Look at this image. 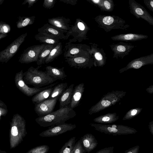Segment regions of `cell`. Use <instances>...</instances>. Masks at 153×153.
Here are the masks:
<instances>
[{"label": "cell", "instance_id": "cell-8", "mask_svg": "<svg viewBox=\"0 0 153 153\" xmlns=\"http://www.w3.org/2000/svg\"><path fill=\"white\" fill-rule=\"evenodd\" d=\"M89 46L81 44L70 43L65 45L63 56L65 58L91 56L88 53Z\"/></svg>", "mask_w": 153, "mask_h": 153}, {"label": "cell", "instance_id": "cell-49", "mask_svg": "<svg viewBox=\"0 0 153 153\" xmlns=\"http://www.w3.org/2000/svg\"><path fill=\"white\" fill-rule=\"evenodd\" d=\"M5 22L2 21H0V30L1 28V27L2 25L4 24Z\"/></svg>", "mask_w": 153, "mask_h": 153}, {"label": "cell", "instance_id": "cell-35", "mask_svg": "<svg viewBox=\"0 0 153 153\" xmlns=\"http://www.w3.org/2000/svg\"><path fill=\"white\" fill-rule=\"evenodd\" d=\"M10 25L5 23L1 28L0 33L7 34L10 31Z\"/></svg>", "mask_w": 153, "mask_h": 153}, {"label": "cell", "instance_id": "cell-2", "mask_svg": "<svg viewBox=\"0 0 153 153\" xmlns=\"http://www.w3.org/2000/svg\"><path fill=\"white\" fill-rule=\"evenodd\" d=\"M41 65L36 68L31 66L23 74V79L26 84H29L35 88H40L52 84L56 80L49 76L46 71L39 70Z\"/></svg>", "mask_w": 153, "mask_h": 153}, {"label": "cell", "instance_id": "cell-23", "mask_svg": "<svg viewBox=\"0 0 153 153\" xmlns=\"http://www.w3.org/2000/svg\"><path fill=\"white\" fill-rule=\"evenodd\" d=\"M153 62V53L132 60L128 65V67L138 69L145 64H151Z\"/></svg>", "mask_w": 153, "mask_h": 153}, {"label": "cell", "instance_id": "cell-27", "mask_svg": "<svg viewBox=\"0 0 153 153\" xmlns=\"http://www.w3.org/2000/svg\"><path fill=\"white\" fill-rule=\"evenodd\" d=\"M55 45L49 44L45 45L39 55L38 60L36 62L37 65H40L45 63L46 59Z\"/></svg>", "mask_w": 153, "mask_h": 153}, {"label": "cell", "instance_id": "cell-13", "mask_svg": "<svg viewBox=\"0 0 153 153\" xmlns=\"http://www.w3.org/2000/svg\"><path fill=\"white\" fill-rule=\"evenodd\" d=\"M113 52V58L123 59L136 46L131 43L120 42L116 44L113 43L109 45Z\"/></svg>", "mask_w": 153, "mask_h": 153}, {"label": "cell", "instance_id": "cell-41", "mask_svg": "<svg viewBox=\"0 0 153 153\" xmlns=\"http://www.w3.org/2000/svg\"><path fill=\"white\" fill-rule=\"evenodd\" d=\"M60 1L72 5H75L77 3V0H60Z\"/></svg>", "mask_w": 153, "mask_h": 153}, {"label": "cell", "instance_id": "cell-46", "mask_svg": "<svg viewBox=\"0 0 153 153\" xmlns=\"http://www.w3.org/2000/svg\"><path fill=\"white\" fill-rule=\"evenodd\" d=\"M0 106L3 107L7 108L6 104L0 100Z\"/></svg>", "mask_w": 153, "mask_h": 153}, {"label": "cell", "instance_id": "cell-1", "mask_svg": "<svg viewBox=\"0 0 153 153\" xmlns=\"http://www.w3.org/2000/svg\"><path fill=\"white\" fill-rule=\"evenodd\" d=\"M76 111L69 107L59 108L48 115L39 117L35 120L41 126L50 127L65 123L67 120L75 117Z\"/></svg>", "mask_w": 153, "mask_h": 153}, {"label": "cell", "instance_id": "cell-22", "mask_svg": "<svg viewBox=\"0 0 153 153\" xmlns=\"http://www.w3.org/2000/svg\"><path fill=\"white\" fill-rule=\"evenodd\" d=\"M74 84L70 85L65 90L59 99V108L69 106L71 100L74 90Z\"/></svg>", "mask_w": 153, "mask_h": 153}, {"label": "cell", "instance_id": "cell-34", "mask_svg": "<svg viewBox=\"0 0 153 153\" xmlns=\"http://www.w3.org/2000/svg\"><path fill=\"white\" fill-rule=\"evenodd\" d=\"M56 1V0H45L42 6L45 8L51 9L53 7Z\"/></svg>", "mask_w": 153, "mask_h": 153}, {"label": "cell", "instance_id": "cell-18", "mask_svg": "<svg viewBox=\"0 0 153 153\" xmlns=\"http://www.w3.org/2000/svg\"><path fill=\"white\" fill-rule=\"evenodd\" d=\"M148 36L139 33L121 34L114 36L111 37L114 41H125L126 42L139 41L146 39Z\"/></svg>", "mask_w": 153, "mask_h": 153}, {"label": "cell", "instance_id": "cell-20", "mask_svg": "<svg viewBox=\"0 0 153 153\" xmlns=\"http://www.w3.org/2000/svg\"><path fill=\"white\" fill-rule=\"evenodd\" d=\"M84 88L83 83L78 84L74 87L69 107L73 109L79 105L82 97Z\"/></svg>", "mask_w": 153, "mask_h": 153}, {"label": "cell", "instance_id": "cell-3", "mask_svg": "<svg viewBox=\"0 0 153 153\" xmlns=\"http://www.w3.org/2000/svg\"><path fill=\"white\" fill-rule=\"evenodd\" d=\"M98 27L103 29L106 33L114 29L126 30L130 25L120 17L114 15H99L94 19Z\"/></svg>", "mask_w": 153, "mask_h": 153}, {"label": "cell", "instance_id": "cell-21", "mask_svg": "<svg viewBox=\"0 0 153 153\" xmlns=\"http://www.w3.org/2000/svg\"><path fill=\"white\" fill-rule=\"evenodd\" d=\"M45 68L48 75L56 80H63L67 77L64 70V67L59 68L49 65L46 66Z\"/></svg>", "mask_w": 153, "mask_h": 153}, {"label": "cell", "instance_id": "cell-26", "mask_svg": "<svg viewBox=\"0 0 153 153\" xmlns=\"http://www.w3.org/2000/svg\"><path fill=\"white\" fill-rule=\"evenodd\" d=\"M62 52V45L61 42H59L55 45L51 51L46 59L45 63L48 64L53 62L60 55Z\"/></svg>", "mask_w": 153, "mask_h": 153}, {"label": "cell", "instance_id": "cell-42", "mask_svg": "<svg viewBox=\"0 0 153 153\" xmlns=\"http://www.w3.org/2000/svg\"><path fill=\"white\" fill-rule=\"evenodd\" d=\"M7 108L0 106V119L1 117L5 116L7 113Z\"/></svg>", "mask_w": 153, "mask_h": 153}, {"label": "cell", "instance_id": "cell-16", "mask_svg": "<svg viewBox=\"0 0 153 153\" xmlns=\"http://www.w3.org/2000/svg\"><path fill=\"white\" fill-rule=\"evenodd\" d=\"M48 22L50 24L67 33L70 29L71 25L70 19L63 16H59L49 19Z\"/></svg>", "mask_w": 153, "mask_h": 153}, {"label": "cell", "instance_id": "cell-45", "mask_svg": "<svg viewBox=\"0 0 153 153\" xmlns=\"http://www.w3.org/2000/svg\"><path fill=\"white\" fill-rule=\"evenodd\" d=\"M110 119L108 117H104L102 118V121L104 122H108L110 120Z\"/></svg>", "mask_w": 153, "mask_h": 153}, {"label": "cell", "instance_id": "cell-29", "mask_svg": "<svg viewBox=\"0 0 153 153\" xmlns=\"http://www.w3.org/2000/svg\"><path fill=\"white\" fill-rule=\"evenodd\" d=\"M35 19V16L30 17L19 16L16 22L17 27L20 29L31 25L34 23Z\"/></svg>", "mask_w": 153, "mask_h": 153}, {"label": "cell", "instance_id": "cell-28", "mask_svg": "<svg viewBox=\"0 0 153 153\" xmlns=\"http://www.w3.org/2000/svg\"><path fill=\"white\" fill-rule=\"evenodd\" d=\"M66 82L61 83L54 87L48 99H52L60 97L66 89L68 86Z\"/></svg>", "mask_w": 153, "mask_h": 153}, {"label": "cell", "instance_id": "cell-10", "mask_svg": "<svg viewBox=\"0 0 153 153\" xmlns=\"http://www.w3.org/2000/svg\"><path fill=\"white\" fill-rule=\"evenodd\" d=\"M130 13L138 19L141 18L153 26V17L142 5L135 0L128 1Z\"/></svg>", "mask_w": 153, "mask_h": 153}, {"label": "cell", "instance_id": "cell-31", "mask_svg": "<svg viewBox=\"0 0 153 153\" xmlns=\"http://www.w3.org/2000/svg\"><path fill=\"white\" fill-rule=\"evenodd\" d=\"M115 6L112 0H102V11L111 12L114 9Z\"/></svg>", "mask_w": 153, "mask_h": 153}, {"label": "cell", "instance_id": "cell-7", "mask_svg": "<svg viewBox=\"0 0 153 153\" xmlns=\"http://www.w3.org/2000/svg\"><path fill=\"white\" fill-rule=\"evenodd\" d=\"M27 36V32L22 34L4 50L0 51V62L6 63L12 58L17 52Z\"/></svg>", "mask_w": 153, "mask_h": 153}, {"label": "cell", "instance_id": "cell-25", "mask_svg": "<svg viewBox=\"0 0 153 153\" xmlns=\"http://www.w3.org/2000/svg\"><path fill=\"white\" fill-rule=\"evenodd\" d=\"M53 88L54 86L48 88L35 94L31 99L33 103L35 105L38 104L48 99Z\"/></svg>", "mask_w": 153, "mask_h": 153}, {"label": "cell", "instance_id": "cell-17", "mask_svg": "<svg viewBox=\"0 0 153 153\" xmlns=\"http://www.w3.org/2000/svg\"><path fill=\"white\" fill-rule=\"evenodd\" d=\"M38 32L52 35L59 39H66L65 35L63 31L49 24H44L38 29Z\"/></svg>", "mask_w": 153, "mask_h": 153}, {"label": "cell", "instance_id": "cell-37", "mask_svg": "<svg viewBox=\"0 0 153 153\" xmlns=\"http://www.w3.org/2000/svg\"><path fill=\"white\" fill-rule=\"evenodd\" d=\"M114 147L111 146L102 149L95 153H113Z\"/></svg>", "mask_w": 153, "mask_h": 153}, {"label": "cell", "instance_id": "cell-5", "mask_svg": "<svg viewBox=\"0 0 153 153\" xmlns=\"http://www.w3.org/2000/svg\"><path fill=\"white\" fill-rule=\"evenodd\" d=\"M22 70L16 73L14 81L17 88L23 94L28 97H31L48 88L55 86L58 82L52 84L44 87L31 88L28 87L24 81Z\"/></svg>", "mask_w": 153, "mask_h": 153}, {"label": "cell", "instance_id": "cell-32", "mask_svg": "<svg viewBox=\"0 0 153 153\" xmlns=\"http://www.w3.org/2000/svg\"><path fill=\"white\" fill-rule=\"evenodd\" d=\"M49 149V146L47 145L39 146L33 148L30 153H47Z\"/></svg>", "mask_w": 153, "mask_h": 153}, {"label": "cell", "instance_id": "cell-6", "mask_svg": "<svg viewBox=\"0 0 153 153\" xmlns=\"http://www.w3.org/2000/svg\"><path fill=\"white\" fill-rule=\"evenodd\" d=\"M96 130L99 132L114 136L134 134L137 131L134 129L122 126L113 125L103 126L92 124Z\"/></svg>", "mask_w": 153, "mask_h": 153}, {"label": "cell", "instance_id": "cell-15", "mask_svg": "<svg viewBox=\"0 0 153 153\" xmlns=\"http://www.w3.org/2000/svg\"><path fill=\"white\" fill-rule=\"evenodd\" d=\"M90 48L88 50V53L93 58L94 62L95 64L96 62L100 64H103L106 62V54L102 48L99 47L97 44L90 42Z\"/></svg>", "mask_w": 153, "mask_h": 153}, {"label": "cell", "instance_id": "cell-48", "mask_svg": "<svg viewBox=\"0 0 153 153\" xmlns=\"http://www.w3.org/2000/svg\"><path fill=\"white\" fill-rule=\"evenodd\" d=\"M137 112V110L136 109L133 110L131 112V115H134L136 114Z\"/></svg>", "mask_w": 153, "mask_h": 153}, {"label": "cell", "instance_id": "cell-40", "mask_svg": "<svg viewBox=\"0 0 153 153\" xmlns=\"http://www.w3.org/2000/svg\"><path fill=\"white\" fill-rule=\"evenodd\" d=\"M38 1V0H25L22 3V5H24L28 3V8H30Z\"/></svg>", "mask_w": 153, "mask_h": 153}, {"label": "cell", "instance_id": "cell-39", "mask_svg": "<svg viewBox=\"0 0 153 153\" xmlns=\"http://www.w3.org/2000/svg\"><path fill=\"white\" fill-rule=\"evenodd\" d=\"M140 146H136L126 150L124 153H139Z\"/></svg>", "mask_w": 153, "mask_h": 153}, {"label": "cell", "instance_id": "cell-14", "mask_svg": "<svg viewBox=\"0 0 153 153\" xmlns=\"http://www.w3.org/2000/svg\"><path fill=\"white\" fill-rule=\"evenodd\" d=\"M65 61L71 67L78 69L90 67L94 63L91 56L65 58Z\"/></svg>", "mask_w": 153, "mask_h": 153}, {"label": "cell", "instance_id": "cell-19", "mask_svg": "<svg viewBox=\"0 0 153 153\" xmlns=\"http://www.w3.org/2000/svg\"><path fill=\"white\" fill-rule=\"evenodd\" d=\"M86 152L89 153L97 146L98 143L95 137L91 134H85L80 139Z\"/></svg>", "mask_w": 153, "mask_h": 153}, {"label": "cell", "instance_id": "cell-11", "mask_svg": "<svg viewBox=\"0 0 153 153\" xmlns=\"http://www.w3.org/2000/svg\"><path fill=\"white\" fill-rule=\"evenodd\" d=\"M76 126L75 124L64 123L57 125L50 126L47 130L42 132L39 136L42 137H50L57 136L68 131L75 128Z\"/></svg>", "mask_w": 153, "mask_h": 153}, {"label": "cell", "instance_id": "cell-4", "mask_svg": "<svg viewBox=\"0 0 153 153\" xmlns=\"http://www.w3.org/2000/svg\"><path fill=\"white\" fill-rule=\"evenodd\" d=\"M90 30L85 22L80 19H76L74 24L71 25L70 29L65 35L66 39L70 36L72 37L65 45L76 42H81L84 40L88 39L87 34Z\"/></svg>", "mask_w": 153, "mask_h": 153}, {"label": "cell", "instance_id": "cell-30", "mask_svg": "<svg viewBox=\"0 0 153 153\" xmlns=\"http://www.w3.org/2000/svg\"><path fill=\"white\" fill-rule=\"evenodd\" d=\"M76 141L75 136L70 138L60 149L59 153H70Z\"/></svg>", "mask_w": 153, "mask_h": 153}, {"label": "cell", "instance_id": "cell-50", "mask_svg": "<svg viewBox=\"0 0 153 153\" xmlns=\"http://www.w3.org/2000/svg\"><path fill=\"white\" fill-rule=\"evenodd\" d=\"M4 1V0H0V5L2 4Z\"/></svg>", "mask_w": 153, "mask_h": 153}, {"label": "cell", "instance_id": "cell-36", "mask_svg": "<svg viewBox=\"0 0 153 153\" xmlns=\"http://www.w3.org/2000/svg\"><path fill=\"white\" fill-rule=\"evenodd\" d=\"M87 1L96 7L101 10L102 5V0H87Z\"/></svg>", "mask_w": 153, "mask_h": 153}, {"label": "cell", "instance_id": "cell-12", "mask_svg": "<svg viewBox=\"0 0 153 153\" xmlns=\"http://www.w3.org/2000/svg\"><path fill=\"white\" fill-rule=\"evenodd\" d=\"M60 97L48 99L35 105L34 110L39 117H42L53 112L57 100Z\"/></svg>", "mask_w": 153, "mask_h": 153}, {"label": "cell", "instance_id": "cell-47", "mask_svg": "<svg viewBox=\"0 0 153 153\" xmlns=\"http://www.w3.org/2000/svg\"><path fill=\"white\" fill-rule=\"evenodd\" d=\"M7 36V34H0V40L4 38Z\"/></svg>", "mask_w": 153, "mask_h": 153}, {"label": "cell", "instance_id": "cell-43", "mask_svg": "<svg viewBox=\"0 0 153 153\" xmlns=\"http://www.w3.org/2000/svg\"><path fill=\"white\" fill-rule=\"evenodd\" d=\"M11 133L12 135L16 136L18 134V130L16 126H13L11 129Z\"/></svg>", "mask_w": 153, "mask_h": 153}, {"label": "cell", "instance_id": "cell-44", "mask_svg": "<svg viewBox=\"0 0 153 153\" xmlns=\"http://www.w3.org/2000/svg\"><path fill=\"white\" fill-rule=\"evenodd\" d=\"M102 105L104 106H108L111 104L110 102L108 100H102L101 102Z\"/></svg>", "mask_w": 153, "mask_h": 153}, {"label": "cell", "instance_id": "cell-33", "mask_svg": "<svg viewBox=\"0 0 153 153\" xmlns=\"http://www.w3.org/2000/svg\"><path fill=\"white\" fill-rule=\"evenodd\" d=\"M80 139L75 143L74 147L70 153H86Z\"/></svg>", "mask_w": 153, "mask_h": 153}, {"label": "cell", "instance_id": "cell-38", "mask_svg": "<svg viewBox=\"0 0 153 153\" xmlns=\"http://www.w3.org/2000/svg\"><path fill=\"white\" fill-rule=\"evenodd\" d=\"M143 3L147 7L153 12V0H143Z\"/></svg>", "mask_w": 153, "mask_h": 153}, {"label": "cell", "instance_id": "cell-24", "mask_svg": "<svg viewBox=\"0 0 153 153\" xmlns=\"http://www.w3.org/2000/svg\"><path fill=\"white\" fill-rule=\"evenodd\" d=\"M36 40L44 44L56 45L59 42V39L52 35L44 33H38L35 35Z\"/></svg>", "mask_w": 153, "mask_h": 153}, {"label": "cell", "instance_id": "cell-9", "mask_svg": "<svg viewBox=\"0 0 153 153\" xmlns=\"http://www.w3.org/2000/svg\"><path fill=\"white\" fill-rule=\"evenodd\" d=\"M46 44L43 43L27 48L21 55L19 62L21 63L26 64L36 62L39 54Z\"/></svg>", "mask_w": 153, "mask_h": 153}]
</instances>
